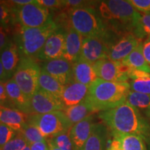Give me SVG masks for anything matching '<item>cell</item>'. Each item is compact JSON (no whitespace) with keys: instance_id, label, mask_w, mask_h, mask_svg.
Here are the masks:
<instances>
[{"instance_id":"277c9868","label":"cell","mask_w":150,"mask_h":150,"mask_svg":"<svg viewBox=\"0 0 150 150\" xmlns=\"http://www.w3.org/2000/svg\"><path fill=\"white\" fill-rule=\"evenodd\" d=\"M68 20L70 27L83 38H99L115 42V33L108 27L97 11L93 7L70 9Z\"/></svg>"},{"instance_id":"f35d334b","label":"cell","mask_w":150,"mask_h":150,"mask_svg":"<svg viewBox=\"0 0 150 150\" xmlns=\"http://www.w3.org/2000/svg\"><path fill=\"white\" fill-rule=\"evenodd\" d=\"M150 74L147 72H144V71L139 70H135V69L131 68L130 71L129 73V78L131 80L138 79H143L149 77Z\"/></svg>"},{"instance_id":"7dc6e473","label":"cell","mask_w":150,"mask_h":150,"mask_svg":"<svg viewBox=\"0 0 150 150\" xmlns=\"http://www.w3.org/2000/svg\"><path fill=\"white\" fill-rule=\"evenodd\" d=\"M145 115L147 118H149L150 120V108H147V109L145 110Z\"/></svg>"},{"instance_id":"7c38bea8","label":"cell","mask_w":150,"mask_h":150,"mask_svg":"<svg viewBox=\"0 0 150 150\" xmlns=\"http://www.w3.org/2000/svg\"><path fill=\"white\" fill-rule=\"evenodd\" d=\"M65 31L58 29L48 38L37 59L48 61L62 59L65 52Z\"/></svg>"},{"instance_id":"4fadbf2b","label":"cell","mask_w":150,"mask_h":150,"mask_svg":"<svg viewBox=\"0 0 150 150\" xmlns=\"http://www.w3.org/2000/svg\"><path fill=\"white\" fill-rule=\"evenodd\" d=\"M140 42V40L133 33L122 35L110 46L108 59L112 61H122L139 45Z\"/></svg>"},{"instance_id":"f1b7e54d","label":"cell","mask_w":150,"mask_h":150,"mask_svg":"<svg viewBox=\"0 0 150 150\" xmlns=\"http://www.w3.org/2000/svg\"><path fill=\"white\" fill-rule=\"evenodd\" d=\"M47 142H52L61 150H74L70 136V131L53 137L51 139L47 140Z\"/></svg>"},{"instance_id":"74e56055","label":"cell","mask_w":150,"mask_h":150,"mask_svg":"<svg viewBox=\"0 0 150 150\" xmlns=\"http://www.w3.org/2000/svg\"><path fill=\"white\" fill-rule=\"evenodd\" d=\"M0 106L6 108H7V106H11L6 91L5 85L1 82H0Z\"/></svg>"},{"instance_id":"e575fe53","label":"cell","mask_w":150,"mask_h":150,"mask_svg":"<svg viewBox=\"0 0 150 150\" xmlns=\"http://www.w3.org/2000/svg\"><path fill=\"white\" fill-rule=\"evenodd\" d=\"M94 4L93 1H81V0H67L65 1V6L68 8H84V7H91Z\"/></svg>"},{"instance_id":"8992f818","label":"cell","mask_w":150,"mask_h":150,"mask_svg":"<svg viewBox=\"0 0 150 150\" xmlns=\"http://www.w3.org/2000/svg\"><path fill=\"white\" fill-rule=\"evenodd\" d=\"M27 122L36 127L46 140L68 132L73 126L63 110L28 115Z\"/></svg>"},{"instance_id":"83f0119b","label":"cell","mask_w":150,"mask_h":150,"mask_svg":"<svg viewBox=\"0 0 150 150\" xmlns=\"http://www.w3.org/2000/svg\"><path fill=\"white\" fill-rule=\"evenodd\" d=\"M19 133H20L22 135V136L26 140L28 145L35 143V142H37L46 140L44 137L42 136V135L41 134L40 131L36 127L33 126L32 125L28 123L27 122L24 125L21 131Z\"/></svg>"},{"instance_id":"8fae6325","label":"cell","mask_w":150,"mask_h":150,"mask_svg":"<svg viewBox=\"0 0 150 150\" xmlns=\"http://www.w3.org/2000/svg\"><path fill=\"white\" fill-rule=\"evenodd\" d=\"M65 108L61 99L56 98L40 88L29 99V115L48 113L56 110H63Z\"/></svg>"},{"instance_id":"1f68e13d","label":"cell","mask_w":150,"mask_h":150,"mask_svg":"<svg viewBox=\"0 0 150 150\" xmlns=\"http://www.w3.org/2000/svg\"><path fill=\"white\" fill-rule=\"evenodd\" d=\"M17 134L18 132L13 129L4 124L0 122V150L2 149L3 147Z\"/></svg>"},{"instance_id":"ee69618b","label":"cell","mask_w":150,"mask_h":150,"mask_svg":"<svg viewBox=\"0 0 150 150\" xmlns=\"http://www.w3.org/2000/svg\"><path fill=\"white\" fill-rule=\"evenodd\" d=\"M8 81L7 78L6 74L4 68L2 63H1V60H0V82L5 83Z\"/></svg>"},{"instance_id":"cb8c5ba5","label":"cell","mask_w":150,"mask_h":150,"mask_svg":"<svg viewBox=\"0 0 150 150\" xmlns=\"http://www.w3.org/2000/svg\"><path fill=\"white\" fill-rule=\"evenodd\" d=\"M63 111L72 125L79 122L95 112L86 99L79 104L65 108Z\"/></svg>"},{"instance_id":"4316f807","label":"cell","mask_w":150,"mask_h":150,"mask_svg":"<svg viewBox=\"0 0 150 150\" xmlns=\"http://www.w3.org/2000/svg\"><path fill=\"white\" fill-rule=\"evenodd\" d=\"M127 102L137 109H147L150 108V95L130 91Z\"/></svg>"},{"instance_id":"7a4b0ae2","label":"cell","mask_w":150,"mask_h":150,"mask_svg":"<svg viewBox=\"0 0 150 150\" xmlns=\"http://www.w3.org/2000/svg\"><path fill=\"white\" fill-rule=\"evenodd\" d=\"M99 13L115 34L122 35L133 33L140 40L145 37L140 25L141 15L128 1H101Z\"/></svg>"},{"instance_id":"52a82bcc","label":"cell","mask_w":150,"mask_h":150,"mask_svg":"<svg viewBox=\"0 0 150 150\" xmlns=\"http://www.w3.org/2000/svg\"><path fill=\"white\" fill-rule=\"evenodd\" d=\"M41 69L34 59L20 57L17 70L13 76L15 81L28 99L38 89V81Z\"/></svg>"},{"instance_id":"d6986e66","label":"cell","mask_w":150,"mask_h":150,"mask_svg":"<svg viewBox=\"0 0 150 150\" xmlns=\"http://www.w3.org/2000/svg\"><path fill=\"white\" fill-rule=\"evenodd\" d=\"M108 135V128L104 123L94 124L82 150H107Z\"/></svg>"},{"instance_id":"f907efd6","label":"cell","mask_w":150,"mask_h":150,"mask_svg":"<svg viewBox=\"0 0 150 150\" xmlns=\"http://www.w3.org/2000/svg\"><path fill=\"white\" fill-rule=\"evenodd\" d=\"M148 147H149V150H150V143H149V145H148Z\"/></svg>"},{"instance_id":"4dcf8cb0","label":"cell","mask_w":150,"mask_h":150,"mask_svg":"<svg viewBox=\"0 0 150 150\" xmlns=\"http://www.w3.org/2000/svg\"><path fill=\"white\" fill-rule=\"evenodd\" d=\"M130 91L150 95V76L147 78L131 80Z\"/></svg>"},{"instance_id":"bcb514c9","label":"cell","mask_w":150,"mask_h":150,"mask_svg":"<svg viewBox=\"0 0 150 150\" xmlns=\"http://www.w3.org/2000/svg\"><path fill=\"white\" fill-rule=\"evenodd\" d=\"M47 144H48V146H49V149H50V150H61V149H60L59 148L56 147V146L54 145V144H52V142H47Z\"/></svg>"},{"instance_id":"e0dca14e","label":"cell","mask_w":150,"mask_h":150,"mask_svg":"<svg viewBox=\"0 0 150 150\" xmlns=\"http://www.w3.org/2000/svg\"><path fill=\"white\" fill-rule=\"evenodd\" d=\"M83 37L72 27H68L65 31V52L63 59L74 63L79 59L81 52Z\"/></svg>"},{"instance_id":"60d3db41","label":"cell","mask_w":150,"mask_h":150,"mask_svg":"<svg viewBox=\"0 0 150 150\" xmlns=\"http://www.w3.org/2000/svg\"><path fill=\"white\" fill-rule=\"evenodd\" d=\"M142 53L146 61L148 64L150 65V35L147 36L146 40L142 43Z\"/></svg>"},{"instance_id":"d6a6232c","label":"cell","mask_w":150,"mask_h":150,"mask_svg":"<svg viewBox=\"0 0 150 150\" xmlns=\"http://www.w3.org/2000/svg\"><path fill=\"white\" fill-rule=\"evenodd\" d=\"M28 145L26 140L20 133L10 140L1 150H23L24 147Z\"/></svg>"},{"instance_id":"ab89813d","label":"cell","mask_w":150,"mask_h":150,"mask_svg":"<svg viewBox=\"0 0 150 150\" xmlns=\"http://www.w3.org/2000/svg\"><path fill=\"white\" fill-rule=\"evenodd\" d=\"M8 36L3 28L0 27V54L10 43Z\"/></svg>"},{"instance_id":"3957f363","label":"cell","mask_w":150,"mask_h":150,"mask_svg":"<svg viewBox=\"0 0 150 150\" xmlns=\"http://www.w3.org/2000/svg\"><path fill=\"white\" fill-rule=\"evenodd\" d=\"M129 91L128 82L106 81L97 78L89 86L86 100L95 112L105 111L125 104Z\"/></svg>"},{"instance_id":"d590c367","label":"cell","mask_w":150,"mask_h":150,"mask_svg":"<svg viewBox=\"0 0 150 150\" xmlns=\"http://www.w3.org/2000/svg\"><path fill=\"white\" fill-rule=\"evenodd\" d=\"M38 4L45 7L46 8H60L65 7V1L61 0H37Z\"/></svg>"},{"instance_id":"7bdbcfd3","label":"cell","mask_w":150,"mask_h":150,"mask_svg":"<svg viewBox=\"0 0 150 150\" xmlns=\"http://www.w3.org/2000/svg\"><path fill=\"white\" fill-rule=\"evenodd\" d=\"M107 150H124L122 147L121 143L119 140L113 138L112 140H108Z\"/></svg>"},{"instance_id":"ffe728a7","label":"cell","mask_w":150,"mask_h":150,"mask_svg":"<svg viewBox=\"0 0 150 150\" xmlns=\"http://www.w3.org/2000/svg\"><path fill=\"white\" fill-rule=\"evenodd\" d=\"M72 78L74 81L90 86L97 76L93 65L79 58L72 63Z\"/></svg>"},{"instance_id":"ba28073f","label":"cell","mask_w":150,"mask_h":150,"mask_svg":"<svg viewBox=\"0 0 150 150\" xmlns=\"http://www.w3.org/2000/svg\"><path fill=\"white\" fill-rule=\"evenodd\" d=\"M12 10L23 27H40L52 20L48 9L38 4L37 0L27 5L12 7Z\"/></svg>"},{"instance_id":"9c48e42d","label":"cell","mask_w":150,"mask_h":150,"mask_svg":"<svg viewBox=\"0 0 150 150\" xmlns=\"http://www.w3.org/2000/svg\"><path fill=\"white\" fill-rule=\"evenodd\" d=\"M97 78L111 82H127L131 67L122 62L112 61L106 59L100 60L93 64Z\"/></svg>"},{"instance_id":"836d02e7","label":"cell","mask_w":150,"mask_h":150,"mask_svg":"<svg viewBox=\"0 0 150 150\" xmlns=\"http://www.w3.org/2000/svg\"><path fill=\"white\" fill-rule=\"evenodd\" d=\"M137 11L144 13V14L150 13V0H129Z\"/></svg>"},{"instance_id":"484cf974","label":"cell","mask_w":150,"mask_h":150,"mask_svg":"<svg viewBox=\"0 0 150 150\" xmlns=\"http://www.w3.org/2000/svg\"><path fill=\"white\" fill-rule=\"evenodd\" d=\"M112 136L120 142L124 150H147L144 140L136 135L120 134Z\"/></svg>"},{"instance_id":"f546056e","label":"cell","mask_w":150,"mask_h":150,"mask_svg":"<svg viewBox=\"0 0 150 150\" xmlns=\"http://www.w3.org/2000/svg\"><path fill=\"white\" fill-rule=\"evenodd\" d=\"M12 8L9 4L4 1H0V27L6 28L13 18Z\"/></svg>"},{"instance_id":"d4e9b609","label":"cell","mask_w":150,"mask_h":150,"mask_svg":"<svg viewBox=\"0 0 150 150\" xmlns=\"http://www.w3.org/2000/svg\"><path fill=\"white\" fill-rule=\"evenodd\" d=\"M124 65H127L135 70L144 71L150 74V65L146 61L142 53V43L140 45L133 51L126 59L121 61Z\"/></svg>"},{"instance_id":"ac0fdd59","label":"cell","mask_w":150,"mask_h":150,"mask_svg":"<svg viewBox=\"0 0 150 150\" xmlns=\"http://www.w3.org/2000/svg\"><path fill=\"white\" fill-rule=\"evenodd\" d=\"M4 85L11 106L13 107L14 109L29 115V99L22 93L13 78H11L6 82Z\"/></svg>"},{"instance_id":"f6af8a7d","label":"cell","mask_w":150,"mask_h":150,"mask_svg":"<svg viewBox=\"0 0 150 150\" xmlns=\"http://www.w3.org/2000/svg\"><path fill=\"white\" fill-rule=\"evenodd\" d=\"M34 1L35 0H13V1H11V2L18 6H24L33 3Z\"/></svg>"},{"instance_id":"30bf717a","label":"cell","mask_w":150,"mask_h":150,"mask_svg":"<svg viewBox=\"0 0 150 150\" xmlns=\"http://www.w3.org/2000/svg\"><path fill=\"white\" fill-rule=\"evenodd\" d=\"M112 42L99 38H84L82 42L80 58L94 64L100 60L108 59Z\"/></svg>"},{"instance_id":"2e32d148","label":"cell","mask_w":150,"mask_h":150,"mask_svg":"<svg viewBox=\"0 0 150 150\" xmlns=\"http://www.w3.org/2000/svg\"><path fill=\"white\" fill-rule=\"evenodd\" d=\"M89 86L78 82L71 81L64 86L61 101L65 108L75 106L82 102L87 97Z\"/></svg>"},{"instance_id":"c3c4849f","label":"cell","mask_w":150,"mask_h":150,"mask_svg":"<svg viewBox=\"0 0 150 150\" xmlns=\"http://www.w3.org/2000/svg\"><path fill=\"white\" fill-rule=\"evenodd\" d=\"M23 150H30V147H29V145H27V146H26V147L23 149Z\"/></svg>"},{"instance_id":"681fc988","label":"cell","mask_w":150,"mask_h":150,"mask_svg":"<svg viewBox=\"0 0 150 150\" xmlns=\"http://www.w3.org/2000/svg\"><path fill=\"white\" fill-rule=\"evenodd\" d=\"M1 109H2V106H0V115H1Z\"/></svg>"},{"instance_id":"603a6c76","label":"cell","mask_w":150,"mask_h":150,"mask_svg":"<svg viewBox=\"0 0 150 150\" xmlns=\"http://www.w3.org/2000/svg\"><path fill=\"white\" fill-rule=\"evenodd\" d=\"M38 88L53 95L56 98L61 99L64 86L51 75L41 70L38 81Z\"/></svg>"},{"instance_id":"9a60e30c","label":"cell","mask_w":150,"mask_h":150,"mask_svg":"<svg viewBox=\"0 0 150 150\" xmlns=\"http://www.w3.org/2000/svg\"><path fill=\"white\" fill-rule=\"evenodd\" d=\"M93 120V115H90L72 127L70 131V136L74 150H82L91 135L94 125Z\"/></svg>"},{"instance_id":"b9f144b4","label":"cell","mask_w":150,"mask_h":150,"mask_svg":"<svg viewBox=\"0 0 150 150\" xmlns=\"http://www.w3.org/2000/svg\"><path fill=\"white\" fill-rule=\"evenodd\" d=\"M29 146L30 150H50L47 140L30 144Z\"/></svg>"},{"instance_id":"7402d4cb","label":"cell","mask_w":150,"mask_h":150,"mask_svg":"<svg viewBox=\"0 0 150 150\" xmlns=\"http://www.w3.org/2000/svg\"><path fill=\"white\" fill-rule=\"evenodd\" d=\"M27 114L17 109L2 107L0 122L4 124L16 132H20L27 122Z\"/></svg>"},{"instance_id":"5bb4252c","label":"cell","mask_w":150,"mask_h":150,"mask_svg":"<svg viewBox=\"0 0 150 150\" xmlns=\"http://www.w3.org/2000/svg\"><path fill=\"white\" fill-rule=\"evenodd\" d=\"M41 70L51 75L63 86L72 81V63L63 58L45 61Z\"/></svg>"},{"instance_id":"6da1fadb","label":"cell","mask_w":150,"mask_h":150,"mask_svg":"<svg viewBox=\"0 0 150 150\" xmlns=\"http://www.w3.org/2000/svg\"><path fill=\"white\" fill-rule=\"evenodd\" d=\"M98 117L110 129L112 135H136L144 140L146 145H149V122L139 110L127 102L116 108L99 112Z\"/></svg>"},{"instance_id":"44dd1931","label":"cell","mask_w":150,"mask_h":150,"mask_svg":"<svg viewBox=\"0 0 150 150\" xmlns=\"http://www.w3.org/2000/svg\"><path fill=\"white\" fill-rule=\"evenodd\" d=\"M0 60L8 79L13 78L20 61V55L16 43L11 42L0 54Z\"/></svg>"},{"instance_id":"5b68a950","label":"cell","mask_w":150,"mask_h":150,"mask_svg":"<svg viewBox=\"0 0 150 150\" xmlns=\"http://www.w3.org/2000/svg\"><path fill=\"white\" fill-rule=\"evenodd\" d=\"M58 29V25L52 19L40 27H22L16 40L20 57L37 58L48 38Z\"/></svg>"},{"instance_id":"8d00e7d4","label":"cell","mask_w":150,"mask_h":150,"mask_svg":"<svg viewBox=\"0 0 150 150\" xmlns=\"http://www.w3.org/2000/svg\"><path fill=\"white\" fill-rule=\"evenodd\" d=\"M140 25L145 36L150 35V13L141 15Z\"/></svg>"}]
</instances>
